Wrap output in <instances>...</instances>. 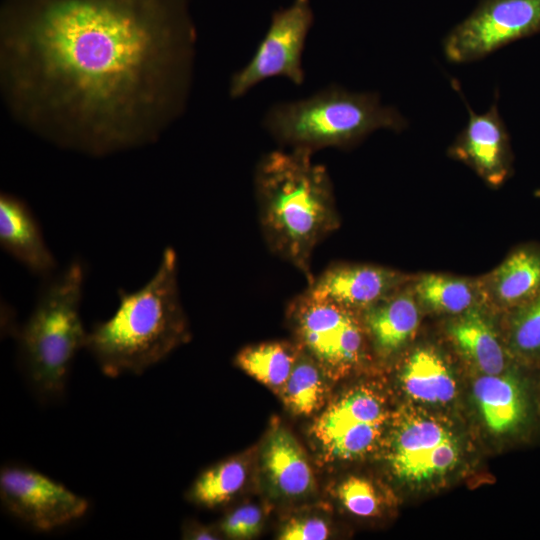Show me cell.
<instances>
[{"label":"cell","instance_id":"obj_1","mask_svg":"<svg viewBox=\"0 0 540 540\" xmlns=\"http://www.w3.org/2000/svg\"><path fill=\"white\" fill-rule=\"evenodd\" d=\"M195 31L185 0H6L0 70L11 114L69 149L147 144L184 109Z\"/></svg>","mask_w":540,"mask_h":540},{"label":"cell","instance_id":"obj_2","mask_svg":"<svg viewBox=\"0 0 540 540\" xmlns=\"http://www.w3.org/2000/svg\"><path fill=\"white\" fill-rule=\"evenodd\" d=\"M302 149L263 155L254 172L259 221L267 246L311 284L312 255L340 225L326 167Z\"/></svg>","mask_w":540,"mask_h":540},{"label":"cell","instance_id":"obj_3","mask_svg":"<svg viewBox=\"0 0 540 540\" xmlns=\"http://www.w3.org/2000/svg\"><path fill=\"white\" fill-rule=\"evenodd\" d=\"M118 294L116 311L88 331L85 347L111 378L142 374L189 338L173 248L164 249L156 271L141 288Z\"/></svg>","mask_w":540,"mask_h":540},{"label":"cell","instance_id":"obj_4","mask_svg":"<svg viewBox=\"0 0 540 540\" xmlns=\"http://www.w3.org/2000/svg\"><path fill=\"white\" fill-rule=\"evenodd\" d=\"M85 278L84 262L75 257L43 279L34 307L16 334L22 370L44 402L63 396L73 361L86 347L88 331L80 314Z\"/></svg>","mask_w":540,"mask_h":540},{"label":"cell","instance_id":"obj_5","mask_svg":"<svg viewBox=\"0 0 540 540\" xmlns=\"http://www.w3.org/2000/svg\"><path fill=\"white\" fill-rule=\"evenodd\" d=\"M262 125L278 143L313 153L351 148L378 129L400 132L408 122L396 108L383 105L377 93L330 85L306 98L275 103Z\"/></svg>","mask_w":540,"mask_h":540},{"label":"cell","instance_id":"obj_6","mask_svg":"<svg viewBox=\"0 0 540 540\" xmlns=\"http://www.w3.org/2000/svg\"><path fill=\"white\" fill-rule=\"evenodd\" d=\"M301 348L324 372L338 375L361 362L367 335L360 315L307 290L288 308Z\"/></svg>","mask_w":540,"mask_h":540},{"label":"cell","instance_id":"obj_7","mask_svg":"<svg viewBox=\"0 0 540 540\" xmlns=\"http://www.w3.org/2000/svg\"><path fill=\"white\" fill-rule=\"evenodd\" d=\"M313 21L309 0H294L288 7L275 11L251 59L232 75L230 97H243L259 83L274 77L302 85V56Z\"/></svg>","mask_w":540,"mask_h":540},{"label":"cell","instance_id":"obj_8","mask_svg":"<svg viewBox=\"0 0 540 540\" xmlns=\"http://www.w3.org/2000/svg\"><path fill=\"white\" fill-rule=\"evenodd\" d=\"M540 33V0H479L443 39L451 63L482 59L516 40Z\"/></svg>","mask_w":540,"mask_h":540},{"label":"cell","instance_id":"obj_9","mask_svg":"<svg viewBox=\"0 0 540 540\" xmlns=\"http://www.w3.org/2000/svg\"><path fill=\"white\" fill-rule=\"evenodd\" d=\"M0 501L10 516L39 532L69 525L89 508L86 498L62 483L18 464L0 470Z\"/></svg>","mask_w":540,"mask_h":540},{"label":"cell","instance_id":"obj_10","mask_svg":"<svg viewBox=\"0 0 540 540\" xmlns=\"http://www.w3.org/2000/svg\"><path fill=\"white\" fill-rule=\"evenodd\" d=\"M383 421L384 409L377 396L367 389H355L326 408L313 433L326 456L350 459L374 446Z\"/></svg>","mask_w":540,"mask_h":540},{"label":"cell","instance_id":"obj_11","mask_svg":"<svg viewBox=\"0 0 540 540\" xmlns=\"http://www.w3.org/2000/svg\"><path fill=\"white\" fill-rule=\"evenodd\" d=\"M464 101L469 119L449 155L471 167L488 185L498 187L511 173L512 151L497 101L483 114H476Z\"/></svg>","mask_w":540,"mask_h":540},{"label":"cell","instance_id":"obj_12","mask_svg":"<svg viewBox=\"0 0 540 540\" xmlns=\"http://www.w3.org/2000/svg\"><path fill=\"white\" fill-rule=\"evenodd\" d=\"M410 280L387 267L341 263L314 278L307 291L359 314Z\"/></svg>","mask_w":540,"mask_h":540},{"label":"cell","instance_id":"obj_13","mask_svg":"<svg viewBox=\"0 0 540 540\" xmlns=\"http://www.w3.org/2000/svg\"><path fill=\"white\" fill-rule=\"evenodd\" d=\"M0 245L42 279L57 271V261L31 208L21 198L6 192L0 196Z\"/></svg>","mask_w":540,"mask_h":540},{"label":"cell","instance_id":"obj_14","mask_svg":"<svg viewBox=\"0 0 540 540\" xmlns=\"http://www.w3.org/2000/svg\"><path fill=\"white\" fill-rule=\"evenodd\" d=\"M483 302L509 312L540 296V246L517 248L479 279Z\"/></svg>","mask_w":540,"mask_h":540},{"label":"cell","instance_id":"obj_15","mask_svg":"<svg viewBox=\"0 0 540 540\" xmlns=\"http://www.w3.org/2000/svg\"><path fill=\"white\" fill-rule=\"evenodd\" d=\"M376 351L390 356L415 334L420 320L419 304L409 281L359 313Z\"/></svg>","mask_w":540,"mask_h":540},{"label":"cell","instance_id":"obj_16","mask_svg":"<svg viewBox=\"0 0 540 540\" xmlns=\"http://www.w3.org/2000/svg\"><path fill=\"white\" fill-rule=\"evenodd\" d=\"M474 396L485 423L496 433L512 432L527 419V396L513 374H484L474 383Z\"/></svg>","mask_w":540,"mask_h":540},{"label":"cell","instance_id":"obj_17","mask_svg":"<svg viewBox=\"0 0 540 540\" xmlns=\"http://www.w3.org/2000/svg\"><path fill=\"white\" fill-rule=\"evenodd\" d=\"M448 333L463 356L485 375L500 374L506 368L507 351L479 307L456 315Z\"/></svg>","mask_w":540,"mask_h":540},{"label":"cell","instance_id":"obj_18","mask_svg":"<svg viewBox=\"0 0 540 540\" xmlns=\"http://www.w3.org/2000/svg\"><path fill=\"white\" fill-rule=\"evenodd\" d=\"M263 465L273 486L290 497L301 496L313 484V475L304 452L285 429L273 430L263 449Z\"/></svg>","mask_w":540,"mask_h":540},{"label":"cell","instance_id":"obj_19","mask_svg":"<svg viewBox=\"0 0 540 540\" xmlns=\"http://www.w3.org/2000/svg\"><path fill=\"white\" fill-rule=\"evenodd\" d=\"M451 435L437 422L417 418L397 431L390 454L393 471L407 480H422L424 463L432 450Z\"/></svg>","mask_w":540,"mask_h":540},{"label":"cell","instance_id":"obj_20","mask_svg":"<svg viewBox=\"0 0 540 540\" xmlns=\"http://www.w3.org/2000/svg\"><path fill=\"white\" fill-rule=\"evenodd\" d=\"M411 284L419 306L438 314L456 316L483 302L479 279L428 273Z\"/></svg>","mask_w":540,"mask_h":540},{"label":"cell","instance_id":"obj_21","mask_svg":"<svg viewBox=\"0 0 540 540\" xmlns=\"http://www.w3.org/2000/svg\"><path fill=\"white\" fill-rule=\"evenodd\" d=\"M403 386L412 398L428 403H446L456 393V384L443 359L430 348L416 350L402 372Z\"/></svg>","mask_w":540,"mask_h":540},{"label":"cell","instance_id":"obj_22","mask_svg":"<svg viewBox=\"0 0 540 540\" xmlns=\"http://www.w3.org/2000/svg\"><path fill=\"white\" fill-rule=\"evenodd\" d=\"M299 351L288 343L265 342L242 349L236 365L259 382L270 387L284 386Z\"/></svg>","mask_w":540,"mask_h":540},{"label":"cell","instance_id":"obj_23","mask_svg":"<svg viewBox=\"0 0 540 540\" xmlns=\"http://www.w3.org/2000/svg\"><path fill=\"white\" fill-rule=\"evenodd\" d=\"M246 475V467L240 459L232 458L219 462L197 477L188 497L202 507H219L239 492L245 483Z\"/></svg>","mask_w":540,"mask_h":540},{"label":"cell","instance_id":"obj_24","mask_svg":"<svg viewBox=\"0 0 540 540\" xmlns=\"http://www.w3.org/2000/svg\"><path fill=\"white\" fill-rule=\"evenodd\" d=\"M323 369L306 352L298 354L284 384V399L297 414L308 415L319 407L324 394Z\"/></svg>","mask_w":540,"mask_h":540},{"label":"cell","instance_id":"obj_25","mask_svg":"<svg viewBox=\"0 0 540 540\" xmlns=\"http://www.w3.org/2000/svg\"><path fill=\"white\" fill-rule=\"evenodd\" d=\"M507 314L510 352L525 363H540V296Z\"/></svg>","mask_w":540,"mask_h":540},{"label":"cell","instance_id":"obj_26","mask_svg":"<svg viewBox=\"0 0 540 540\" xmlns=\"http://www.w3.org/2000/svg\"><path fill=\"white\" fill-rule=\"evenodd\" d=\"M338 496L348 511L358 516H371L378 510V498L366 480L350 477L338 488Z\"/></svg>","mask_w":540,"mask_h":540},{"label":"cell","instance_id":"obj_27","mask_svg":"<svg viewBox=\"0 0 540 540\" xmlns=\"http://www.w3.org/2000/svg\"><path fill=\"white\" fill-rule=\"evenodd\" d=\"M262 523V512L254 505L237 508L220 523L221 532L233 539H247L255 536Z\"/></svg>","mask_w":540,"mask_h":540},{"label":"cell","instance_id":"obj_28","mask_svg":"<svg viewBox=\"0 0 540 540\" xmlns=\"http://www.w3.org/2000/svg\"><path fill=\"white\" fill-rule=\"evenodd\" d=\"M329 535L325 521L319 518H299L288 522L279 534L282 540H324Z\"/></svg>","mask_w":540,"mask_h":540},{"label":"cell","instance_id":"obj_29","mask_svg":"<svg viewBox=\"0 0 540 540\" xmlns=\"http://www.w3.org/2000/svg\"><path fill=\"white\" fill-rule=\"evenodd\" d=\"M457 456V446L450 436L439 443L426 459L422 470V480L439 475L450 469L455 464Z\"/></svg>","mask_w":540,"mask_h":540},{"label":"cell","instance_id":"obj_30","mask_svg":"<svg viewBox=\"0 0 540 540\" xmlns=\"http://www.w3.org/2000/svg\"><path fill=\"white\" fill-rule=\"evenodd\" d=\"M184 536L189 539H198V540L217 538L214 532H212L208 528L201 527V526H194L191 528H187Z\"/></svg>","mask_w":540,"mask_h":540},{"label":"cell","instance_id":"obj_31","mask_svg":"<svg viewBox=\"0 0 540 540\" xmlns=\"http://www.w3.org/2000/svg\"><path fill=\"white\" fill-rule=\"evenodd\" d=\"M535 196L540 198V189L535 191Z\"/></svg>","mask_w":540,"mask_h":540}]
</instances>
